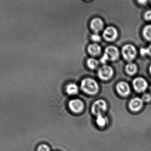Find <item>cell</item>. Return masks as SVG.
Segmentation results:
<instances>
[{"label": "cell", "mask_w": 151, "mask_h": 151, "mask_svg": "<svg viewBox=\"0 0 151 151\" xmlns=\"http://www.w3.org/2000/svg\"><path fill=\"white\" fill-rule=\"evenodd\" d=\"M81 88L83 92L88 95H94L97 93L99 87L95 80L91 78H86L82 81Z\"/></svg>", "instance_id": "6da1fadb"}, {"label": "cell", "mask_w": 151, "mask_h": 151, "mask_svg": "<svg viewBox=\"0 0 151 151\" xmlns=\"http://www.w3.org/2000/svg\"><path fill=\"white\" fill-rule=\"evenodd\" d=\"M119 51L117 48L113 46L107 47L105 50L104 56L100 59L101 63L105 64L107 61H114L119 58Z\"/></svg>", "instance_id": "7a4b0ae2"}, {"label": "cell", "mask_w": 151, "mask_h": 151, "mask_svg": "<svg viewBox=\"0 0 151 151\" xmlns=\"http://www.w3.org/2000/svg\"><path fill=\"white\" fill-rule=\"evenodd\" d=\"M106 103L104 100L99 99L96 101L92 105L91 112L93 114L98 116L103 115L104 113L107 110Z\"/></svg>", "instance_id": "3957f363"}, {"label": "cell", "mask_w": 151, "mask_h": 151, "mask_svg": "<svg viewBox=\"0 0 151 151\" xmlns=\"http://www.w3.org/2000/svg\"><path fill=\"white\" fill-rule=\"evenodd\" d=\"M122 54L125 59L128 61H131L135 58L137 50L133 45L127 44L122 48Z\"/></svg>", "instance_id": "277c9868"}, {"label": "cell", "mask_w": 151, "mask_h": 151, "mask_svg": "<svg viewBox=\"0 0 151 151\" xmlns=\"http://www.w3.org/2000/svg\"><path fill=\"white\" fill-rule=\"evenodd\" d=\"M113 73V70L111 66L104 65L99 69L98 75L101 79L107 80L111 78Z\"/></svg>", "instance_id": "5b68a950"}, {"label": "cell", "mask_w": 151, "mask_h": 151, "mask_svg": "<svg viewBox=\"0 0 151 151\" xmlns=\"http://www.w3.org/2000/svg\"><path fill=\"white\" fill-rule=\"evenodd\" d=\"M133 84L135 90L138 93L144 92L148 87L147 81L143 78L140 77L134 79Z\"/></svg>", "instance_id": "8992f818"}, {"label": "cell", "mask_w": 151, "mask_h": 151, "mask_svg": "<svg viewBox=\"0 0 151 151\" xmlns=\"http://www.w3.org/2000/svg\"><path fill=\"white\" fill-rule=\"evenodd\" d=\"M118 31L113 27H108L105 29L103 36L106 40L112 41L114 40L118 36Z\"/></svg>", "instance_id": "52a82bcc"}, {"label": "cell", "mask_w": 151, "mask_h": 151, "mask_svg": "<svg viewBox=\"0 0 151 151\" xmlns=\"http://www.w3.org/2000/svg\"><path fill=\"white\" fill-rule=\"evenodd\" d=\"M69 105L71 111L75 113H80L83 110V103L78 99L71 100L69 103Z\"/></svg>", "instance_id": "ba28073f"}, {"label": "cell", "mask_w": 151, "mask_h": 151, "mask_svg": "<svg viewBox=\"0 0 151 151\" xmlns=\"http://www.w3.org/2000/svg\"><path fill=\"white\" fill-rule=\"evenodd\" d=\"M116 89L118 93L122 96H127L130 93V89L129 85L124 82H119L116 86Z\"/></svg>", "instance_id": "9c48e42d"}, {"label": "cell", "mask_w": 151, "mask_h": 151, "mask_svg": "<svg viewBox=\"0 0 151 151\" xmlns=\"http://www.w3.org/2000/svg\"><path fill=\"white\" fill-rule=\"evenodd\" d=\"M143 102L142 98H135L130 100L129 103V108L131 111L134 112L140 111L143 106Z\"/></svg>", "instance_id": "30bf717a"}, {"label": "cell", "mask_w": 151, "mask_h": 151, "mask_svg": "<svg viewBox=\"0 0 151 151\" xmlns=\"http://www.w3.org/2000/svg\"><path fill=\"white\" fill-rule=\"evenodd\" d=\"M90 26L93 31L98 33L103 29L104 23L99 18H95L91 22Z\"/></svg>", "instance_id": "8fae6325"}, {"label": "cell", "mask_w": 151, "mask_h": 151, "mask_svg": "<svg viewBox=\"0 0 151 151\" xmlns=\"http://www.w3.org/2000/svg\"><path fill=\"white\" fill-rule=\"evenodd\" d=\"M88 51L92 56H97L101 52V47L96 43H92L88 47Z\"/></svg>", "instance_id": "7c38bea8"}, {"label": "cell", "mask_w": 151, "mask_h": 151, "mask_svg": "<svg viewBox=\"0 0 151 151\" xmlns=\"http://www.w3.org/2000/svg\"><path fill=\"white\" fill-rule=\"evenodd\" d=\"M78 87L74 83H70L66 87V92L70 95H76L78 93Z\"/></svg>", "instance_id": "4fadbf2b"}, {"label": "cell", "mask_w": 151, "mask_h": 151, "mask_svg": "<svg viewBox=\"0 0 151 151\" xmlns=\"http://www.w3.org/2000/svg\"><path fill=\"white\" fill-rule=\"evenodd\" d=\"M96 123L100 127H104L107 123V119L103 115L97 116L96 118Z\"/></svg>", "instance_id": "5bb4252c"}, {"label": "cell", "mask_w": 151, "mask_h": 151, "mask_svg": "<svg viewBox=\"0 0 151 151\" xmlns=\"http://www.w3.org/2000/svg\"><path fill=\"white\" fill-rule=\"evenodd\" d=\"M126 70L128 74L132 75L136 72L137 71V66L134 63H129L126 66Z\"/></svg>", "instance_id": "9a60e30c"}, {"label": "cell", "mask_w": 151, "mask_h": 151, "mask_svg": "<svg viewBox=\"0 0 151 151\" xmlns=\"http://www.w3.org/2000/svg\"><path fill=\"white\" fill-rule=\"evenodd\" d=\"M87 66L91 69H94L97 67L99 62L96 59L94 58H89L87 61Z\"/></svg>", "instance_id": "2e32d148"}, {"label": "cell", "mask_w": 151, "mask_h": 151, "mask_svg": "<svg viewBox=\"0 0 151 151\" xmlns=\"http://www.w3.org/2000/svg\"><path fill=\"white\" fill-rule=\"evenodd\" d=\"M143 33L145 39L151 40V25H148L144 27Z\"/></svg>", "instance_id": "e0dca14e"}, {"label": "cell", "mask_w": 151, "mask_h": 151, "mask_svg": "<svg viewBox=\"0 0 151 151\" xmlns=\"http://www.w3.org/2000/svg\"><path fill=\"white\" fill-rule=\"evenodd\" d=\"M142 99L145 103H149L151 101V95L149 93H145L143 95Z\"/></svg>", "instance_id": "ac0fdd59"}, {"label": "cell", "mask_w": 151, "mask_h": 151, "mask_svg": "<svg viewBox=\"0 0 151 151\" xmlns=\"http://www.w3.org/2000/svg\"><path fill=\"white\" fill-rule=\"evenodd\" d=\"M37 151H50V149L49 146L46 144H42L38 147Z\"/></svg>", "instance_id": "d6986e66"}, {"label": "cell", "mask_w": 151, "mask_h": 151, "mask_svg": "<svg viewBox=\"0 0 151 151\" xmlns=\"http://www.w3.org/2000/svg\"><path fill=\"white\" fill-rule=\"evenodd\" d=\"M91 39L92 40L95 42H99L101 40V37L100 35L98 34H94L91 36Z\"/></svg>", "instance_id": "ffe728a7"}, {"label": "cell", "mask_w": 151, "mask_h": 151, "mask_svg": "<svg viewBox=\"0 0 151 151\" xmlns=\"http://www.w3.org/2000/svg\"><path fill=\"white\" fill-rule=\"evenodd\" d=\"M145 18L147 20H151V10L146 12L145 14Z\"/></svg>", "instance_id": "44dd1931"}, {"label": "cell", "mask_w": 151, "mask_h": 151, "mask_svg": "<svg viewBox=\"0 0 151 151\" xmlns=\"http://www.w3.org/2000/svg\"><path fill=\"white\" fill-rule=\"evenodd\" d=\"M140 52H141V54H142V56H145V55H147V54H148L147 48H142L141 49Z\"/></svg>", "instance_id": "7402d4cb"}, {"label": "cell", "mask_w": 151, "mask_h": 151, "mask_svg": "<svg viewBox=\"0 0 151 151\" xmlns=\"http://www.w3.org/2000/svg\"><path fill=\"white\" fill-rule=\"evenodd\" d=\"M147 51H148V55H150L151 57V45H150V46L147 48Z\"/></svg>", "instance_id": "603a6c76"}, {"label": "cell", "mask_w": 151, "mask_h": 151, "mask_svg": "<svg viewBox=\"0 0 151 151\" xmlns=\"http://www.w3.org/2000/svg\"><path fill=\"white\" fill-rule=\"evenodd\" d=\"M150 73H151V66H150Z\"/></svg>", "instance_id": "cb8c5ba5"}, {"label": "cell", "mask_w": 151, "mask_h": 151, "mask_svg": "<svg viewBox=\"0 0 151 151\" xmlns=\"http://www.w3.org/2000/svg\"><path fill=\"white\" fill-rule=\"evenodd\" d=\"M150 91L151 93V87H150Z\"/></svg>", "instance_id": "d4e9b609"}]
</instances>
